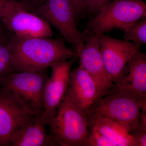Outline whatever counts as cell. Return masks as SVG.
I'll return each instance as SVG.
<instances>
[{
  "label": "cell",
  "mask_w": 146,
  "mask_h": 146,
  "mask_svg": "<svg viewBox=\"0 0 146 146\" xmlns=\"http://www.w3.org/2000/svg\"><path fill=\"white\" fill-rule=\"evenodd\" d=\"M11 46L15 72L44 70L54 63L78 57L60 39L24 38L11 33Z\"/></svg>",
  "instance_id": "1"
},
{
  "label": "cell",
  "mask_w": 146,
  "mask_h": 146,
  "mask_svg": "<svg viewBox=\"0 0 146 146\" xmlns=\"http://www.w3.org/2000/svg\"><path fill=\"white\" fill-rule=\"evenodd\" d=\"M47 125L51 146H87L88 117L68 92L54 118Z\"/></svg>",
  "instance_id": "2"
},
{
  "label": "cell",
  "mask_w": 146,
  "mask_h": 146,
  "mask_svg": "<svg viewBox=\"0 0 146 146\" xmlns=\"http://www.w3.org/2000/svg\"><path fill=\"white\" fill-rule=\"evenodd\" d=\"M146 17V4L142 0H111L89 20L87 31L99 35L114 29L123 31Z\"/></svg>",
  "instance_id": "3"
},
{
  "label": "cell",
  "mask_w": 146,
  "mask_h": 146,
  "mask_svg": "<svg viewBox=\"0 0 146 146\" xmlns=\"http://www.w3.org/2000/svg\"><path fill=\"white\" fill-rule=\"evenodd\" d=\"M33 11L57 29L78 56L85 43L86 34L77 27L71 0H46Z\"/></svg>",
  "instance_id": "4"
},
{
  "label": "cell",
  "mask_w": 146,
  "mask_h": 146,
  "mask_svg": "<svg viewBox=\"0 0 146 146\" xmlns=\"http://www.w3.org/2000/svg\"><path fill=\"white\" fill-rule=\"evenodd\" d=\"M141 110H146V106L137 97L127 91L116 90L99 100L90 115L99 113L120 123L130 133L139 127Z\"/></svg>",
  "instance_id": "5"
},
{
  "label": "cell",
  "mask_w": 146,
  "mask_h": 146,
  "mask_svg": "<svg viewBox=\"0 0 146 146\" xmlns=\"http://www.w3.org/2000/svg\"><path fill=\"white\" fill-rule=\"evenodd\" d=\"M48 77L46 70L14 72L5 78L0 86L15 94L36 114H42L44 89Z\"/></svg>",
  "instance_id": "6"
},
{
  "label": "cell",
  "mask_w": 146,
  "mask_h": 146,
  "mask_svg": "<svg viewBox=\"0 0 146 146\" xmlns=\"http://www.w3.org/2000/svg\"><path fill=\"white\" fill-rule=\"evenodd\" d=\"M34 9L33 5L21 1L4 14L1 23L7 31L18 37H50L54 34L51 25Z\"/></svg>",
  "instance_id": "7"
},
{
  "label": "cell",
  "mask_w": 146,
  "mask_h": 146,
  "mask_svg": "<svg viewBox=\"0 0 146 146\" xmlns=\"http://www.w3.org/2000/svg\"><path fill=\"white\" fill-rule=\"evenodd\" d=\"M36 115L15 94L0 86V146H9L13 133Z\"/></svg>",
  "instance_id": "8"
},
{
  "label": "cell",
  "mask_w": 146,
  "mask_h": 146,
  "mask_svg": "<svg viewBox=\"0 0 146 146\" xmlns=\"http://www.w3.org/2000/svg\"><path fill=\"white\" fill-rule=\"evenodd\" d=\"M86 34L85 43L78 56L80 59L79 65L96 83L102 98L116 91L115 89H117V87L105 67L101 52L98 35L87 31Z\"/></svg>",
  "instance_id": "9"
},
{
  "label": "cell",
  "mask_w": 146,
  "mask_h": 146,
  "mask_svg": "<svg viewBox=\"0 0 146 146\" xmlns=\"http://www.w3.org/2000/svg\"><path fill=\"white\" fill-rule=\"evenodd\" d=\"M74 59L51 65V74L46 82L44 92V112L42 119L46 125L54 118L69 89L70 74Z\"/></svg>",
  "instance_id": "10"
},
{
  "label": "cell",
  "mask_w": 146,
  "mask_h": 146,
  "mask_svg": "<svg viewBox=\"0 0 146 146\" xmlns=\"http://www.w3.org/2000/svg\"><path fill=\"white\" fill-rule=\"evenodd\" d=\"M98 39L105 67L114 82L132 56L140 48L131 42L105 34L98 35Z\"/></svg>",
  "instance_id": "11"
},
{
  "label": "cell",
  "mask_w": 146,
  "mask_h": 146,
  "mask_svg": "<svg viewBox=\"0 0 146 146\" xmlns=\"http://www.w3.org/2000/svg\"><path fill=\"white\" fill-rule=\"evenodd\" d=\"M117 91L129 92L146 106V54L138 49L114 81Z\"/></svg>",
  "instance_id": "12"
},
{
  "label": "cell",
  "mask_w": 146,
  "mask_h": 146,
  "mask_svg": "<svg viewBox=\"0 0 146 146\" xmlns=\"http://www.w3.org/2000/svg\"><path fill=\"white\" fill-rule=\"evenodd\" d=\"M68 94L89 117L97 102L100 99L98 85L80 65L71 72Z\"/></svg>",
  "instance_id": "13"
},
{
  "label": "cell",
  "mask_w": 146,
  "mask_h": 146,
  "mask_svg": "<svg viewBox=\"0 0 146 146\" xmlns=\"http://www.w3.org/2000/svg\"><path fill=\"white\" fill-rule=\"evenodd\" d=\"M42 114L35 115L13 133L9 146H51Z\"/></svg>",
  "instance_id": "14"
},
{
  "label": "cell",
  "mask_w": 146,
  "mask_h": 146,
  "mask_svg": "<svg viewBox=\"0 0 146 146\" xmlns=\"http://www.w3.org/2000/svg\"><path fill=\"white\" fill-rule=\"evenodd\" d=\"M88 120L91 127L96 129L116 146H136L130 133L120 123L97 112L91 113Z\"/></svg>",
  "instance_id": "15"
},
{
  "label": "cell",
  "mask_w": 146,
  "mask_h": 146,
  "mask_svg": "<svg viewBox=\"0 0 146 146\" xmlns=\"http://www.w3.org/2000/svg\"><path fill=\"white\" fill-rule=\"evenodd\" d=\"M11 46V34L0 36V82L5 78L14 72Z\"/></svg>",
  "instance_id": "16"
},
{
  "label": "cell",
  "mask_w": 146,
  "mask_h": 146,
  "mask_svg": "<svg viewBox=\"0 0 146 146\" xmlns=\"http://www.w3.org/2000/svg\"><path fill=\"white\" fill-rule=\"evenodd\" d=\"M123 31L124 40L140 48L146 43V18L138 21Z\"/></svg>",
  "instance_id": "17"
},
{
  "label": "cell",
  "mask_w": 146,
  "mask_h": 146,
  "mask_svg": "<svg viewBox=\"0 0 146 146\" xmlns=\"http://www.w3.org/2000/svg\"><path fill=\"white\" fill-rule=\"evenodd\" d=\"M87 146H116L114 143L108 139L102 133L93 127H91Z\"/></svg>",
  "instance_id": "18"
},
{
  "label": "cell",
  "mask_w": 146,
  "mask_h": 146,
  "mask_svg": "<svg viewBox=\"0 0 146 146\" xmlns=\"http://www.w3.org/2000/svg\"><path fill=\"white\" fill-rule=\"evenodd\" d=\"M130 133L136 146H146V130L138 127Z\"/></svg>",
  "instance_id": "19"
},
{
  "label": "cell",
  "mask_w": 146,
  "mask_h": 146,
  "mask_svg": "<svg viewBox=\"0 0 146 146\" xmlns=\"http://www.w3.org/2000/svg\"><path fill=\"white\" fill-rule=\"evenodd\" d=\"M111 0H87L86 9L89 13L95 15L100 7Z\"/></svg>",
  "instance_id": "20"
},
{
  "label": "cell",
  "mask_w": 146,
  "mask_h": 146,
  "mask_svg": "<svg viewBox=\"0 0 146 146\" xmlns=\"http://www.w3.org/2000/svg\"><path fill=\"white\" fill-rule=\"evenodd\" d=\"M18 2L15 0H0V21L7 11L16 5Z\"/></svg>",
  "instance_id": "21"
},
{
  "label": "cell",
  "mask_w": 146,
  "mask_h": 146,
  "mask_svg": "<svg viewBox=\"0 0 146 146\" xmlns=\"http://www.w3.org/2000/svg\"><path fill=\"white\" fill-rule=\"evenodd\" d=\"M87 0H71L74 7L76 17L86 9Z\"/></svg>",
  "instance_id": "22"
},
{
  "label": "cell",
  "mask_w": 146,
  "mask_h": 146,
  "mask_svg": "<svg viewBox=\"0 0 146 146\" xmlns=\"http://www.w3.org/2000/svg\"><path fill=\"white\" fill-rule=\"evenodd\" d=\"M139 127L146 130V110H141L139 118Z\"/></svg>",
  "instance_id": "23"
},
{
  "label": "cell",
  "mask_w": 146,
  "mask_h": 146,
  "mask_svg": "<svg viewBox=\"0 0 146 146\" xmlns=\"http://www.w3.org/2000/svg\"><path fill=\"white\" fill-rule=\"evenodd\" d=\"M46 0H23V1L29 3L33 6L35 5H37L39 6L44 2Z\"/></svg>",
  "instance_id": "24"
},
{
  "label": "cell",
  "mask_w": 146,
  "mask_h": 146,
  "mask_svg": "<svg viewBox=\"0 0 146 146\" xmlns=\"http://www.w3.org/2000/svg\"><path fill=\"white\" fill-rule=\"evenodd\" d=\"M7 33V31L5 27L2 23H0V36H2Z\"/></svg>",
  "instance_id": "25"
}]
</instances>
